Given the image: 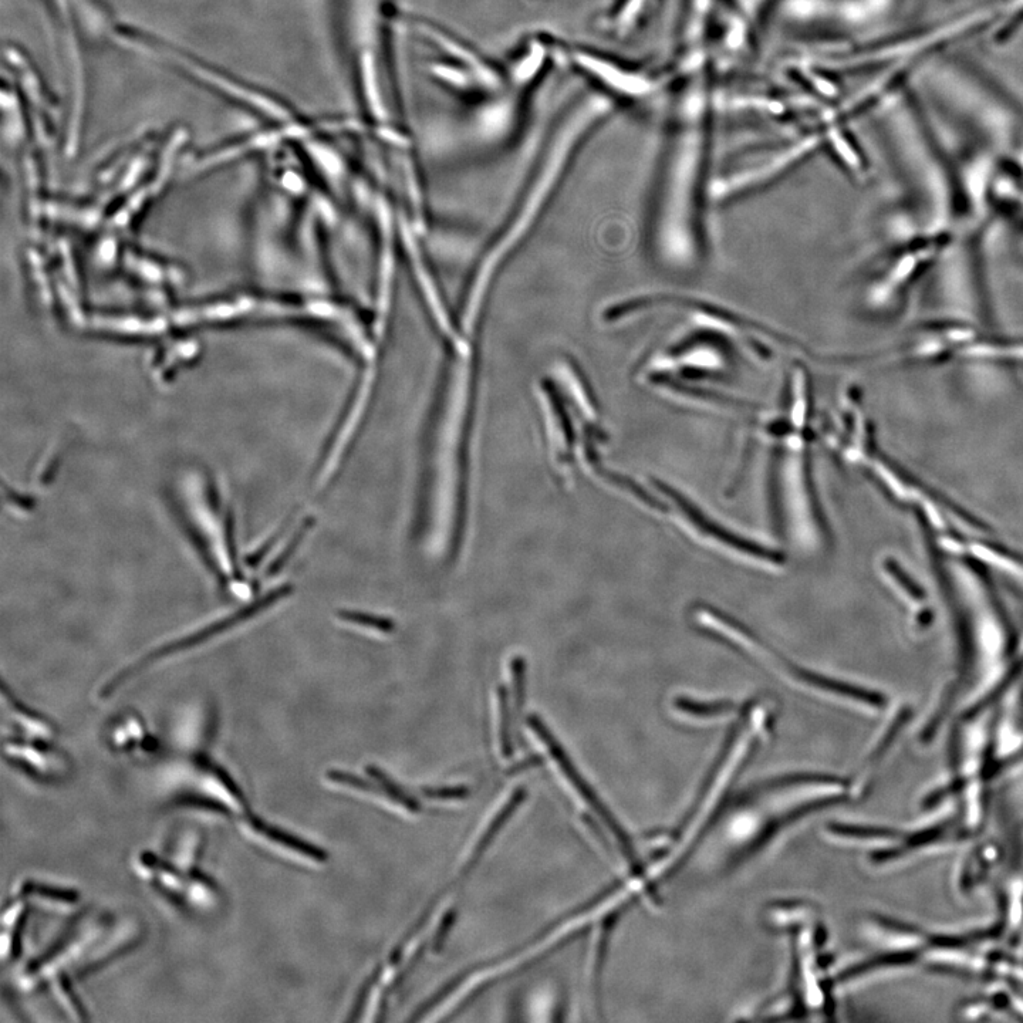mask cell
<instances>
[{
	"label": "cell",
	"mask_w": 1023,
	"mask_h": 1023,
	"mask_svg": "<svg viewBox=\"0 0 1023 1023\" xmlns=\"http://www.w3.org/2000/svg\"><path fill=\"white\" fill-rule=\"evenodd\" d=\"M667 131L658 177L651 245L664 268L687 272L700 262L701 212L719 107L711 30L677 23L670 66Z\"/></svg>",
	"instance_id": "1"
},
{
	"label": "cell",
	"mask_w": 1023,
	"mask_h": 1023,
	"mask_svg": "<svg viewBox=\"0 0 1023 1023\" xmlns=\"http://www.w3.org/2000/svg\"><path fill=\"white\" fill-rule=\"evenodd\" d=\"M782 0H718L712 52L718 73L748 63Z\"/></svg>",
	"instance_id": "2"
},
{
	"label": "cell",
	"mask_w": 1023,
	"mask_h": 1023,
	"mask_svg": "<svg viewBox=\"0 0 1023 1023\" xmlns=\"http://www.w3.org/2000/svg\"><path fill=\"white\" fill-rule=\"evenodd\" d=\"M575 62L592 77L616 104L627 107H648L667 101L671 76L668 67H651L592 52H577Z\"/></svg>",
	"instance_id": "3"
},
{
	"label": "cell",
	"mask_w": 1023,
	"mask_h": 1023,
	"mask_svg": "<svg viewBox=\"0 0 1023 1023\" xmlns=\"http://www.w3.org/2000/svg\"><path fill=\"white\" fill-rule=\"evenodd\" d=\"M292 593L293 587L290 584H283V586L270 590L268 594H265L261 599L255 600V602H251L248 606L241 607V609L238 607V609L226 613L225 616L209 621L205 626L189 631V633L184 634L180 638H174V640L167 641V643H162L161 646L148 651L144 656L138 657V660H135L134 663L126 665L123 670L114 674L101 688V695L107 697V695L116 691L121 685L126 684L135 675L144 671L145 668L161 663L165 658L185 653V651L192 650V647L215 640L216 637L221 636L226 631L234 630L235 627H238V624L252 620L253 617L258 616L259 613L269 609V607L275 606L276 603L286 599Z\"/></svg>",
	"instance_id": "4"
},
{
	"label": "cell",
	"mask_w": 1023,
	"mask_h": 1023,
	"mask_svg": "<svg viewBox=\"0 0 1023 1023\" xmlns=\"http://www.w3.org/2000/svg\"><path fill=\"white\" fill-rule=\"evenodd\" d=\"M825 145H827L826 124L817 121V126H812L805 133L790 138L782 147L776 148L765 161L719 180L712 188V194L719 199H724L732 197V195L744 194L749 189L762 187L775 178L781 177L790 168L795 167L805 158H809Z\"/></svg>",
	"instance_id": "5"
},
{
	"label": "cell",
	"mask_w": 1023,
	"mask_h": 1023,
	"mask_svg": "<svg viewBox=\"0 0 1023 1023\" xmlns=\"http://www.w3.org/2000/svg\"><path fill=\"white\" fill-rule=\"evenodd\" d=\"M195 499H189V513L191 521H195V529L199 533V539L207 549V555L212 565L216 567L222 576L236 580V565L234 536H232L231 519L226 512L228 509L222 506L218 491L212 488L201 489L199 495L189 494Z\"/></svg>",
	"instance_id": "6"
},
{
	"label": "cell",
	"mask_w": 1023,
	"mask_h": 1023,
	"mask_svg": "<svg viewBox=\"0 0 1023 1023\" xmlns=\"http://www.w3.org/2000/svg\"><path fill=\"white\" fill-rule=\"evenodd\" d=\"M528 724L529 727L532 728V731L539 736L540 741L548 746L550 755L553 756V759H555L557 765H559L560 771H562L563 775L566 776L567 781L572 783L573 788H575L576 792L582 796L584 802L590 806V809H593V812L600 817V820H603L604 825L609 827L610 832L613 833L617 840H619L620 849L623 850L624 857L630 860L633 870H640V864L637 862V857L633 852V847H631L629 837H627L624 830L621 829V826L616 822V819H614L613 815H611L609 809L606 808V805H604L602 800H600L599 796H597V793L594 792L592 786L584 781L583 776L577 772L575 765H573V762L570 761L565 749L562 748L559 741H557L552 732L549 731V728L546 727L545 722H543L538 715L530 714L528 717Z\"/></svg>",
	"instance_id": "7"
},
{
	"label": "cell",
	"mask_w": 1023,
	"mask_h": 1023,
	"mask_svg": "<svg viewBox=\"0 0 1023 1023\" xmlns=\"http://www.w3.org/2000/svg\"><path fill=\"white\" fill-rule=\"evenodd\" d=\"M656 485L658 489H661V492H664L668 498L673 499V501L680 506L681 511L684 512L685 515L690 518V521L694 523L697 528H700L702 532L708 533L709 536L719 540V542L724 543V545L731 546V548L739 550V552L746 553V555H752L758 557V559L766 560V562L771 563L783 562V556L781 553L773 552V550L762 548V546L758 545V543L749 542V540L739 538V536L734 535V533L729 532V530L721 528V526L717 525V523L709 521L707 516H705L704 513H701L700 509L695 508V506L692 505L685 496L678 494L675 489L663 484V482L656 481Z\"/></svg>",
	"instance_id": "8"
},
{
	"label": "cell",
	"mask_w": 1023,
	"mask_h": 1023,
	"mask_svg": "<svg viewBox=\"0 0 1023 1023\" xmlns=\"http://www.w3.org/2000/svg\"><path fill=\"white\" fill-rule=\"evenodd\" d=\"M241 832L256 846L265 847L272 852L295 854V856L305 857V859L316 863H323L329 859L327 853L315 844L307 843L290 833L282 832L278 827L270 826L259 820L258 817H243Z\"/></svg>",
	"instance_id": "9"
},
{
	"label": "cell",
	"mask_w": 1023,
	"mask_h": 1023,
	"mask_svg": "<svg viewBox=\"0 0 1023 1023\" xmlns=\"http://www.w3.org/2000/svg\"><path fill=\"white\" fill-rule=\"evenodd\" d=\"M661 3L663 0H614L603 16V29L616 39H629L647 25Z\"/></svg>",
	"instance_id": "10"
},
{
	"label": "cell",
	"mask_w": 1023,
	"mask_h": 1023,
	"mask_svg": "<svg viewBox=\"0 0 1023 1023\" xmlns=\"http://www.w3.org/2000/svg\"><path fill=\"white\" fill-rule=\"evenodd\" d=\"M199 788L204 792V798H208L212 803H218L229 812H245L241 792L222 769L211 765L202 766Z\"/></svg>",
	"instance_id": "11"
},
{
	"label": "cell",
	"mask_w": 1023,
	"mask_h": 1023,
	"mask_svg": "<svg viewBox=\"0 0 1023 1023\" xmlns=\"http://www.w3.org/2000/svg\"><path fill=\"white\" fill-rule=\"evenodd\" d=\"M135 866H137L141 877L157 884L162 891L178 896V894L185 893V889H187V880L182 879L180 871L153 853L140 854Z\"/></svg>",
	"instance_id": "12"
},
{
	"label": "cell",
	"mask_w": 1023,
	"mask_h": 1023,
	"mask_svg": "<svg viewBox=\"0 0 1023 1023\" xmlns=\"http://www.w3.org/2000/svg\"><path fill=\"white\" fill-rule=\"evenodd\" d=\"M5 754L9 755L10 759L25 763L40 775H54V772L59 771V756L54 754L52 749L43 746L13 739L5 742Z\"/></svg>",
	"instance_id": "13"
},
{
	"label": "cell",
	"mask_w": 1023,
	"mask_h": 1023,
	"mask_svg": "<svg viewBox=\"0 0 1023 1023\" xmlns=\"http://www.w3.org/2000/svg\"><path fill=\"white\" fill-rule=\"evenodd\" d=\"M795 671L800 680L806 682V684L812 685V687L820 688V690L833 692V694L842 695V697L850 698V700L866 702V704L871 705V707L880 708L884 707V704H886V698H884L883 695H880L879 692L854 687V685L833 680V678L823 677V675L812 673V671L799 670V668Z\"/></svg>",
	"instance_id": "14"
},
{
	"label": "cell",
	"mask_w": 1023,
	"mask_h": 1023,
	"mask_svg": "<svg viewBox=\"0 0 1023 1023\" xmlns=\"http://www.w3.org/2000/svg\"><path fill=\"white\" fill-rule=\"evenodd\" d=\"M22 894H25L26 897L35 898V900L45 904V906L60 908V910L72 908L79 903V896L74 891L52 889V887L36 883L27 884L25 889L22 890Z\"/></svg>",
	"instance_id": "15"
},
{
	"label": "cell",
	"mask_w": 1023,
	"mask_h": 1023,
	"mask_svg": "<svg viewBox=\"0 0 1023 1023\" xmlns=\"http://www.w3.org/2000/svg\"><path fill=\"white\" fill-rule=\"evenodd\" d=\"M367 772L370 773V775L373 776L378 783H380L381 789H383L384 796H386V798L393 800L395 803H400L401 806H404V808L410 810V812H420L422 809L420 802H418L414 796H411L410 793L405 792V790L401 788V786H398L393 779L388 778L386 773L380 771L377 766H367Z\"/></svg>",
	"instance_id": "16"
},
{
	"label": "cell",
	"mask_w": 1023,
	"mask_h": 1023,
	"mask_svg": "<svg viewBox=\"0 0 1023 1023\" xmlns=\"http://www.w3.org/2000/svg\"><path fill=\"white\" fill-rule=\"evenodd\" d=\"M9 709L10 715H12L10 719H13L20 728L25 729L27 734L39 739L52 738L54 729L49 722L45 721V719L36 717V715L27 711V709L19 707V704H16L15 701H12V704L9 705Z\"/></svg>",
	"instance_id": "17"
},
{
	"label": "cell",
	"mask_w": 1023,
	"mask_h": 1023,
	"mask_svg": "<svg viewBox=\"0 0 1023 1023\" xmlns=\"http://www.w3.org/2000/svg\"><path fill=\"white\" fill-rule=\"evenodd\" d=\"M829 832L833 836L843 837V839H857V840H884V839H897L898 833L890 829H880V827L870 826H857V825H842V823H833L829 825Z\"/></svg>",
	"instance_id": "18"
},
{
	"label": "cell",
	"mask_w": 1023,
	"mask_h": 1023,
	"mask_svg": "<svg viewBox=\"0 0 1023 1023\" xmlns=\"http://www.w3.org/2000/svg\"><path fill=\"white\" fill-rule=\"evenodd\" d=\"M337 617L340 620L346 621V623L356 624V626L366 627V629L380 631V633H393L395 630V623L388 617L374 616V614L363 613V611L357 610H339L337 611Z\"/></svg>",
	"instance_id": "19"
},
{
	"label": "cell",
	"mask_w": 1023,
	"mask_h": 1023,
	"mask_svg": "<svg viewBox=\"0 0 1023 1023\" xmlns=\"http://www.w3.org/2000/svg\"><path fill=\"white\" fill-rule=\"evenodd\" d=\"M675 708L685 712V714L694 715L698 718H711L718 717V715L727 714V712L734 709V705L731 702H698L688 700V698H678L675 701Z\"/></svg>",
	"instance_id": "20"
},
{
	"label": "cell",
	"mask_w": 1023,
	"mask_h": 1023,
	"mask_svg": "<svg viewBox=\"0 0 1023 1023\" xmlns=\"http://www.w3.org/2000/svg\"><path fill=\"white\" fill-rule=\"evenodd\" d=\"M185 894L189 897V900L195 904V906L201 908L212 907L215 904L216 898H218V891H216L214 884L207 879V877L201 876V874H194V877L187 880V889Z\"/></svg>",
	"instance_id": "21"
},
{
	"label": "cell",
	"mask_w": 1023,
	"mask_h": 1023,
	"mask_svg": "<svg viewBox=\"0 0 1023 1023\" xmlns=\"http://www.w3.org/2000/svg\"><path fill=\"white\" fill-rule=\"evenodd\" d=\"M315 523L316 521L313 518H307L306 521L302 523V526L297 529L295 535H293L292 539L289 540L288 546H286L285 550H283V552L276 557L275 562L269 566L268 575H278L280 570L288 565L289 560L292 559L293 553H295L296 550L299 549V546L302 545L303 540H305L306 536L309 535V532L313 529Z\"/></svg>",
	"instance_id": "22"
},
{
	"label": "cell",
	"mask_w": 1023,
	"mask_h": 1023,
	"mask_svg": "<svg viewBox=\"0 0 1023 1023\" xmlns=\"http://www.w3.org/2000/svg\"><path fill=\"white\" fill-rule=\"evenodd\" d=\"M499 698V712H501V746L502 754L505 758H511L513 755V745L511 739L512 731V717L511 708H509L508 691L505 687L498 688Z\"/></svg>",
	"instance_id": "23"
},
{
	"label": "cell",
	"mask_w": 1023,
	"mask_h": 1023,
	"mask_svg": "<svg viewBox=\"0 0 1023 1023\" xmlns=\"http://www.w3.org/2000/svg\"><path fill=\"white\" fill-rule=\"evenodd\" d=\"M326 776L327 779H329V781H332L334 783H340V785L350 786V788L361 790V792L377 793V795L384 796L383 789H381L380 783L378 782L371 783L368 781H364V779L359 778V776L351 775V773L343 771H329L327 772Z\"/></svg>",
	"instance_id": "24"
},
{
	"label": "cell",
	"mask_w": 1023,
	"mask_h": 1023,
	"mask_svg": "<svg viewBox=\"0 0 1023 1023\" xmlns=\"http://www.w3.org/2000/svg\"><path fill=\"white\" fill-rule=\"evenodd\" d=\"M513 692H515L516 709L522 711L526 698V660L525 657L516 656L511 663Z\"/></svg>",
	"instance_id": "25"
},
{
	"label": "cell",
	"mask_w": 1023,
	"mask_h": 1023,
	"mask_svg": "<svg viewBox=\"0 0 1023 1023\" xmlns=\"http://www.w3.org/2000/svg\"><path fill=\"white\" fill-rule=\"evenodd\" d=\"M422 795L428 799L454 800L465 799L469 795L467 786H455V788H422Z\"/></svg>",
	"instance_id": "26"
},
{
	"label": "cell",
	"mask_w": 1023,
	"mask_h": 1023,
	"mask_svg": "<svg viewBox=\"0 0 1023 1023\" xmlns=\"http://www.w3.org/2000/svg\"><path fill=\"white\" fill-rule=\"evenodd\" d=\"M609 479L610 481L616 482L617 485L629 489L631 494L636 495L637 498H640L641 501L646 503V505L651 506V508L664 509V506L661 505V503H658L656 499L653 498V496L648 495L647 492H644L643 489L640 488V486L634 484V482L630 481V479L624 478V476L613 474L609 475Z\"/></svg>",
	"instance_id": "27"
},
{
	"label": "cell",
	"mask_w": 1023,
	"mask_h": 1023,
	"mask_svg": "<svg viewBox=\"0 0 1023 1023\" xmlns=\"http://www.w3.org/2000/svg\"><path fill=\"white\" fill-rule=\"evenodd\" d=\"M378 975H380V971H377V974L374 972V974L371 975L366 982H364L363 987L360 989L359 997L356 999V1004H354L353 1008H351L349 1021H357V1019L360 1018L361 1011H363L364 1006H366L367 999L370 997L373 985L376 984Z\"/></svg>",
	"instance_id": "28"
},
{
	"label": "cell",
	"mask_w": 1023,
	"mask_h": 1023,
	"mask_svg": "<svg viewBox=\"0 0 1023 1023\" xmlns=\"http://www.w3.org/2000/svg\"><path fill=\"white\" fill-rule=\"evenodd\" d=\"M887 569H890L891 575L896 577L897 582L901 583V586L907 590V593L910 594L911 597H914V599H923V590H921L916 583L911 582V579L908 580L906 573H903V570H901L900 567L894 565L893 562H889L887 563Z\"/></svg>",
	"instance_id": "29"
},
{
	"label": "cell",
	"mask_w": 1023,
	"mask_h": 1023,
	"mask_svg": "<svg viewBox=\"0 0 1023 1023\" xmlns=\"http://www.w3.org/2000/svg\"><path fill=\"white\" fill-rule=\"evenodd\" d=\"M455 918H457V911L451 910L445 914L444 920H442L440 928H438V933L435 935L434 941H432L435 952H440L444 948L445 940H447L448 934L451 933Z\"/></svg>",
	"instance_id": "30"
},
{
	"label": "cell",
	"mask_w": 1023,
	"mask_h": 1023,
	"mask_svg": "<svg viewBox=\"0 0 1023 1023\" xmlns=\"http://www.w3.org/2000/svg\"><path fill=\"white\" fill-rule=\"evenodd\" d=\"M1021 27H1023V5L1021 8H1018L1015 15L1008 20L1004 29L1001 30V35H999V37L1002 36L1009 39V37L1014 36V33L1018 32Z\"/></svg>",
	"instance_id": "31"
}]
</instances>
